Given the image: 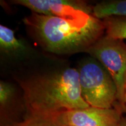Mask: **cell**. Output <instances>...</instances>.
I'll use <instances>...</instances> for the list:
<instances>
[{
	"label": "cell",
	"mask_w": 126,
	"mask_h": 126,
	"mask_svg": "<svg viewBox=\"0 0 126 126\" xmlns=\"http://www.w3.org/2000/svg\"><path fill=\"white\" fill-rule=\"evenodd\" d=\"M20 86L29 114L54 116L90 106L82 96L79 72L74 68L33 77Z\"/></svg>",
	"instance_id": "6da1fadb"
},
{
	"label": "cell",
	"mask_w": 126,
	"mask_h": 126,
	"mask_svg": "<svg viewBox=\"0 0 126 126\" xmlns=\"http://www.w3.org/2000/svg\"><path fill=\"white\" fill-rule=\"evenodd\" d=\"M23 22L44 50L58 54L86 52L105 31L103 20L93 15L85 26L33 12Z\"/></svg>",
	"instance_id": "7a4b0ae2"
},
{
	"label": "cell",
	"mask_w": 126,
	"mask_h": 126,
	"mask_svg": "<svg viewBox=\"0 0 126 126\" xmlns=\"http://www.w3.org/2000/svg\"><path fill=\"white\" fill-rule=\"evenodd\" d=\"M79 81L82 96L90 106L112 108L117 100V90L106 68L89 61L80 68Z\"/></svg>",
	"instance_id": "3957f363"
},
{
	"label": "cell",
	"mask_w": 126,
	"mask_h": 126,
	"mask_svg": "<svg viewBox=\"0 0 126 126\" xmlns=\"http://www.w3.org/2000/svg\"><path fill=\"white\" fill-rule=\"evenodd\" d=\"M103 64L114 81L117 90V99L126 109V45L123 40L102 36L88 50Z\"/></svg>",
	"instance_id": "277c9868"
},
{
	"label": "cell",
	"mask_w": 126,
	"mask_h": 126,
	"mask_svg": "<svg viewBox=\"0 0 126 126\" xmlns=\"http://www.w3.org/2000/svg\"><path fill=\"white\" fill-rule=\"evenodd\" d=\"M34 13L59 17L78 26H85L92 16V10L83 2L64 0H15Z\"/></svg>",
	"instance_id": "5b68a950"
},
{
	"label": "cell",
	"mask_w": 126,
	"mask_h": 126,
	"mask_svg": "<svg viewBox=\"0 0 126 126\" xmlns=\"http://www.w3.org/2000/svg\"><path fill=\"white\" fill-rule=\"evenodd\" d=\"M122 117L120 109L92 106L67 110L56 116L63 126H119Z\"/></svg>",
	"instance_id": "8992f818"
},
{
	"label": "cell",
	"mask_w": 126,
	"mask_h": 126,
	"mask_svg": "<svg viewBox=\"0 0 126 126\" xmlns=\"http://www.w3.org/2000/svg\"><path fill=\"white\" fill-rule=\"evenodd\" d=\"M92 14L99 19L110 16L126 17V0L99 3L92 8Z\"/></svg>",
	"instance_id": "52a82bcc"
},
{
	"label": "cell",
	"mask_w": 126,
	"mask_h": 126,
	"mask_svg": "<svg viewBox=\"0 0 126 126\" xmlns=\"http://www.w3.org/2000/svg\"><path fill=\"white\" fill-rule=\"evenodd\" d=\"M0 47L7 53H19L26 50L22 42L15 37L14 31L4 25H0Z\"/></svg>",
	"instance_id": "ba28073f"
},
{
	"label": "cell",
	"mask_w": 126,
	"mask_h": 126,
	"mask_svg": "<svg viewBox=\"0 0 126 126\" xmlns=\"http://www.w3.org/2000/svg\"><path fill=\"white\" fill-rule=\"evenodd\" d=\"M106 35L117 40L126 39V17L110 16L103 19Z\"/></svg>",
	"instance_id": "9c48e42d"
},
{
	"label": "cell",
	"mask_w": 126,
	"mask_h": 126,
	"mask_svg": "<svg viewBox=\"0 0 126 126\" xmlns=\"http://www.w3.org/2000/svg\"><path fill=\"white\" fill-rule=\"evenodd\" d=\"M56 116L28 114L20 122L9 123L2 124L1 126H63L58 122Z\"/></svg>",
	"instance_id": "30bf717a"
},
{
	"label": "cell",
	"mask_w": 126,
	"mask_h": 126,
	"mask_svg": "<svg viewBox=\"0 0 126 126\" xmlns=\"http://www.w3.org/2000/svg\"><path fill=\"white\" fill-rule=\"evenodd\" d=\"M14 89L8 83L0 82V105L1 110L7 106L14 95Z\"/></svg>",
	"instance_id": "8fae6325"
},
{
	"label": "cell",
	"mask_w": 126,
	"mask_h": 126,
	"mask_svg": "<svg viewBox=\"0 0 126 126\" xmlns=\"http://www.w3.org/2000/svg\"><path fill=\"white\" fill-rule=\"evenodd\" d=\"M119 126H126V117H122Z\"/></svg>",
	"instance_id": "7c38bea8"
},
{
	"label": "cell",
	"mask_w": 126,
	"mask_h": 126,
	"mask_svg": "<svg viewBox=\"0 0 126 126\" xmlns=\"http://www.w3.org/2000/svg\"><path fill=\"white\" fill-rule=\"evenodd\" d=\"M125 96H126V93H125Z\"/></svg>",
	"instance_id": "4fadbf2b"
},
{
	"label": "cell",
	"mask_w": 126,
	"mask_h": 126,
	"mask_svg": "<svg viewBox=\"0 0 126 126\" xmlns=\"http://www.w3.org/2000/svg\"></svg>",
	"instance_id": "5bb4252c"
},
{
	"label": "cell",
	"mask_w": 126,
	"mask_h": 126,
	"mask_svg": "<svg viewBox=\"0 0 126 126\" xmlns=\"http://www.w3.org/2000/svg\"></svg>",
	"instance_id": "9a60e30c"
}]
</instances>
